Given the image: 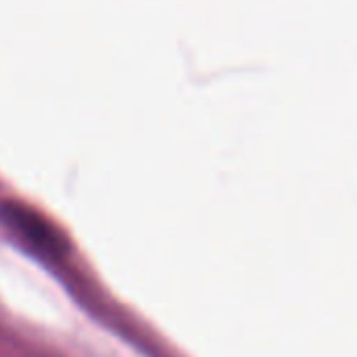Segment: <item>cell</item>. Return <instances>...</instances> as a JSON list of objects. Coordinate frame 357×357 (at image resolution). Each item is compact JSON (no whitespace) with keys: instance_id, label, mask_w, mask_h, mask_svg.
<instances>
[{"instance_id":"6da1fadb","label":"cell","mask_w":357,"mask_h":357,"mask_svg":"<svg viewBox=\"0 0 357 357\" xmlns=\"http://www.w3.org/2000/svg\"><path fill=\"white\" fill-rule=\"evenodd\" d=\"M10 226H15L21 234H25L31 243L44 245L48 249H52L56 245V236L52 234V228L46 226V222L38 220V215L21 209V207H10L6 213Z\"/></svg>"}]
</instances>
